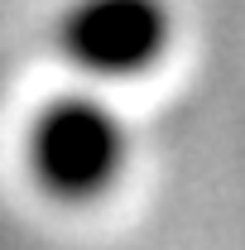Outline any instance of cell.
Segmentation results:
<instances>
[{
    "label": "cell",
    "instance_id": "obj_1",
    "mask_svg": "<svg viewBox=\"0 0 245 250\" xmlns=\"http://www.w3.org/2000/svg\"><path fill=\"white\" fill-rule=\"evenodd\" d=\"M29 173L58 202H101L130 164L121 116L96 96H58L29 125Z\"/></svg>",
    "mask_w": 245,
    "mask_h": 250
},
{
    "label": "cell",
    "instance_id": "obj_2",
    "mask_svg": "<svg viewBox=\"0 0 245 250\" xmlns=\"http://www.w3.org/2000/svg\"><path fill=\"white\" fill-rule=\"evenodd\" d=\"M62 53L87 77L125 82L144 77L173 43V15L163 0H72L58 24Z\"/></svg>",
    "mask_w": 245,
    "mask_h": 250
}]
</instances>
